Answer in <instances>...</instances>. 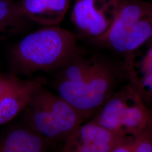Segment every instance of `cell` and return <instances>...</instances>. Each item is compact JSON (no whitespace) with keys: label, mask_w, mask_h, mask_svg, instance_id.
Returning <instances> with one entry per match:
<instances>
[{"label":"cell","mask_w":152,"mask_h":152,"mask_svg":"<svg viewBox=\"0 0 152 152\" xmlns=\"http://www.w3.org/2000/svg\"><path fill=\"white\" fill-rule=\"evenodd\" d=\"M85 55L76 35L56 26L34 31L12 45L8 63L12 73L31 75L37 72L59 70L66 64Z\"/></svg>","instance_id":"6da1fadb"},{"label":"cell","mask_w":152,"mask_h":152,"mask_svg":"<svg viewBox=\"0 0 152 152\" xmlns=\"http://www.w3.org/2000/svg\"><path fill=\"white\" fill-rule=\"evenodd\" d=\"M127 81L129 74L124 61L117 62L95 56L92 69L83 81L71 83L58 81L56 88L58 95L86 121L96 114Z\"/></svg>","instance_id":"7a4b0ae2"},{"label":"cell","mask_w":152,"mask_h":152,"mask_svg":"<svg viewBox=\"0 0 152 152\" xmlns=\"http://www.w3.org/2000/svg\"><path fill=\"white\" fill-rule=\"evenodd\" d=\"M90 121L115 132L135 136L151 122L152 114L128 82L115 92Z\"/></svg>","instance_id":"3957f363"},{"label":"cell","mask_w":152,"mask_h":152,"mask_svg":"<svg viewBox=\"0 0 152 152\" xmlns=\"http://www.w3.org/2000/svg\"><path fill=\"white\" fill-rule=\"evenodd\" d=\"M152 14V2L142 0H118L114 19L106 32L88 41L124 57L125 41L131 29L142 18Z\"/></svg>","instance_id":"277c9868"},{"label":"cell","mask_w":152,"mask_h":152,"mask_svg":"<svg viewBox=\"0 0 152 152\" xmlns=\"http://www.w3.org/2000/svg\"><path fill=\"white\" fill-rule=\"evenodd\" d=\"M118 0H75L71 21L77 32L88 39L108 29L114 19Z\"/></svg>","instance_id":"5b68a950"},{"label":"cell","mask_w":152,"mask_h":152,"mask_svg":"<svg viewBox=\"0 0 152 152\" xmlns=\"http://www.w3.org/2000/svg\"><path fill=\"white\" fill-rule=\"evenodd\" d=\"M132 138L133 136L115 132L89 121L78 126L65 137L61 151L114 152L115 148Z\"/></svg>","instance_id":"8992f818"},{"label":"cell","mask_w":152,"mask_h":152,"mask_svg":"<svg viewBox=\"0 0 152 152\" xmlns=\"http://www.w3.org/2000/svg\"><path fill=\"white\" fill-rule=\"evenodd\" d=\"M46 82L42 77L24 80L12 72H0V126L23 111L33 91Z\"/></svg>","instance_id":"52a82bcc"},{"label":"cell","mask_w":152,"mask_h":152,"mask_svg":"<svg viewBox=\"0 0 152 152\" xmlns=\"http://www.w3.org/2000/svg\"><path fill=\"white\" fill-rule=\"evenodd\" d=\"M51 142L25 123L11 127L0 136V152H45Z\"/></svg>","instance_id":"ba28073f"},{"label":"cell","mask_w":152,"mask_h":152,"mask_svg":"<svg viewBox=\"0 0 152 152\" xmlns=\"http://www.w3.org/2000/svg\"><path fill=\"white\" fill-rule=\"evenodd\" d=\"M39 87L33 91L23 110L25 123L50 141L64 139L56 121L38 92Z\"/></svg>","instance_id":"9c48e42d"},{"label":"cell","mask_w":152,"mask_h":152,"mask_svg":"<svg viewBox=\"0 0 152 152\" xmlns=\"http://www.w3.org/2000/svg\"><path fill=\"white\" fill-rule=\"evenodd\" d=\"M18 2L30 22L53 26L63 20L71 0H19Z\"/></svg>","instance_id":"30bf717a"},{"label":"cell","mask_w":152,"mask_h":152,"mask_svg":"<svg viewBox=\"0 0 152 152\" xmlns=\"http://www.w3.org/2000/svg\"><path fill=\"white\" fill-rule=\"evenodd\" d=\"M44 102L56 121L64 139L78 126L86 120L76 108L59 95H55L45 88L44 85L38 88Z\"/></svg>","instance_id":"8fae6325"},{"label":"cell","mask_w":152,"mask_h":152,"mask_svg":"<svg viewBox=\"0 0 152 152\" xmlns=\"http://www.w3.org/2000/svg\"><path fill=\"white\" fill-rule=\"evenodd\" d=\"M150 39L151 46L140 61L136 63L133 59L126 66L129 82L149 109L152 108V38Z\"/></svg>","instance_id":"7c38bea8"},{"label":"cell","mask_w":152,"mask_h":152,"mask_svg":"<svg viewBox=\"0 0 152 152\" xmlns=\"http://www.w3.org/2000/svg\"><path fill=\"white\" fill-rule=\"evenodd\" d=\"M29 22L18 1L0 0V39L20 32Z\"/></svg>","instance_id":"4fadbf2b"},{"label":"cell","mask_w":152,"mask_h":152,"mask_svg":"<svg viewBox=\"0 0 152 152\" xmlns=\"http://www.w3.org/2000/svg\"><path fill=\"white\" fill-rule=\"evenodd\" d=\"M152 38V14L139 20L131 29L125 41L124 61L133 57L137 49Z\"/></svg>","instance_id":"5bb4252c"},{"label":"cell","mask_w":152,"mask_h":152,"mask_svg":"<svg viewBox=\"0 0 152 152\" xmlns=\"http://www.w3.org/2000/svg\"><path fill=\"white\" fill-rule=\"evenodd\" d=\"M94 56L86 58L85 55L72 60L58 71V81L78 83L83 81L92 69Z\"/></svg>","instance_id":"9a60e30c"},{"label":"cell","mask_w":152,"mask_h":152,"mask_svg":"<svg viewBox=\"0 0 152 152\" xmlns=\"http://www.w3.org/2000/svg\"><path fill=\"white\" fill-rule=\"evenodd\" d=\"M117 152H152V121L131 141L118 147Z\"/></svg>","instance_id":"2e32d148"},{"label":"cell","mask_w":152,"mask_h":152,"mask_svg":"<svg viewBox=\"0 0 152 152\" xmlns=\"http://www.w3.org/2000/svg\"><path fill=\"white\" fill-rule=\"evenodd\" d=\"M151 111V114H152V108L150 109Z\"/></svg>","instance_id":"e0dca14e"}]
</instances>
